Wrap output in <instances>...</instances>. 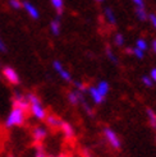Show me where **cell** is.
I'll return each instance as SVG.
<instances>
[{
    "instance_id": "cell-25",
    "label": "cell",
    "mask_w": 156,
    "mask_h": 157,
    "mask_svg": "<svg viewBox=\"0 0 156 157\" xmlns=\"http://www.w3.org/2000/svg\"><path fill=\"white\" fill-rule=\"evenodd\" d=\"M132 54H135V55H136V56H137L138 59H142V58L145 56V51L139 50V49H137V48L132 49Z\"/></svg>"
},
{
    "instance_id": "cell-14",
    "label": "cell",
    "mask_w": 156,
    "mask_h": 157,
    "mask_svg": "<svg viewBox=\"0 0 156 157\" xmlns=\"http://www.w3.org/2000/svg\"><path fill=\"white\" fill-rule=\"evenodd\" d=\"M50 3L54 6V9L57 10L58 15L63 14V10H64V0H50Z\"/></svg>"
},
{
    "instance_id": "cell-34",
    "label": "cell",
    "mask_w": 156,
    "mask_h": 157,
    "mask_svg": "<svg viewBox=\"0 0 156 157\" xmlns=\"http://www.w3.org/2000/svg\"><path fill=\"white\" fill-rule=\"evenodd\" d=\"M96 2H104V0H96Z\"/></svg>"
},
{
    "instance_id": "cell-26",
    "label": "cell",
    "mask_w": 156,
    "mask_h": 157,
    "mask_svg": "<svg viewBox=\"0 0 156 157\" xmlns=\"http://www.w3.org/2000/svg\"><path fill=\"white\" fill-rule=\"evenodd\" d=\"M74 86H76L77 91H80V92H84V91H86V86H84L82 82H80V81H76V82H74Z\"/></svg>"
},
{
    "instance_id": "cell-15",
    "label": "cell",
    "mask_w": 156,
    "mask_h": 157,
    "mask_svg": "<svg viewBox=\"0 0 156 157\" xmlns=\"http://www.w3.org/2000/svg\"><path fill=\"white\" fill-rule=\"evenodd\" d=\"M97 91L100 92V95L103 97H106V95L109 93V83L106 81H101L99 84H97Z\"/></svg>"
},
{
    "instance_id": "cell-29",
    "label": "cell",
    "mask_w": 156,
    "mask_h": 157,
    "mask_svg": "<svg viewBox=\"0 0 156 157\" xmlns=\"http://www.w3.org/2000/svg\"><path fill=\"white\" fill-rule=\"evenodd\" d=\"M149 19L151 22V25L156 28V14H149Z\"/></svg>"
},
{
    "instance_id": "cell-16",
    "label": "cell",
    "mask_w": 156,
    "mask_h": 157,
    "mask_svg": "<svg viewBox=\"0 0 156 157\" xmlns=\"http://www.w3.org/2000/svg\"><path fill=\"white\" fill-rule=\"evenodd\" d=\"M104 15H105L106 21L110 23V25H115V23H116V18L114 15V12L110 9V8H105V9H104Z\"/></svg>"
},
{
    "instance_id": "cell-3",
    "label": "cell",
    "mask_w": 156,
    "mask_h": 157,
    "mask_svg": "<svg viewBox=\"0 0 156 157\" xmlns=\"http://www.w3.org/2000/svg\"><path fill=\"white\" fill-rule=\"evenodd\" d=\"M12 106L13 107H18V109H22L23 111H29V102L27 97L23 95L21 92H15L14 96H13V100H12Z\"/></svg>"
},
{
    "instance_id": "cell-13",
    "label": "cell",
    "mask_w": 156,
    "mask_h": 157,
    "mask_svg": "<svg viewBox=\"0 0 156 157\" xmlns=\"http://www.w3.org/2000/svg\"><path fill=\"white\" fill-rule=\"evenodd\" d=\"M80 91H72V92H69L68 93V101H69V104L76 106L80 104Z\"/></svg>"
},
{
    "instance_id": "cell-4",
    "label": "cell",
    "mask_w": 156,
    "mask_h": 157,
    "mask_svg": "<svg viewBox=\"0 0 156 157\" xmlns=\"http://www.w3.org/2000/svg\"><path fill=\"white\" fill-rule=\"evenodd\" d=\"M29 111H31V115H32L35 119L37 120H45L46 115V109L42 106L41 101L40 102H35V104H29Z\"/></svg>"
},
{
    "instance_id": "cell-5",
    "label": "cell",
    "mask_w": 156,
    "mask_h": 157,
    "mask_svg": "<svg viewBox=\"0 0 156 157\" xmlns=\"http://www.w3.org/2000/svg\"><path fill=\"white\" fill-rule=\"evenodd\" d=\"M104 134H105V138L109 143H110V146L113 148H115V150H119V148L122 147V143H120V139L118 137V134L111 129V128H105L104 129Z\"/></svg>"
},
{
    "instance_id": "cell-27",
    "label": "cell",
    "mask_w": 156,
    "mask_h": 157,
    "mask_svg": "<svg viewBox=\"0 0 156 157\" xmlns=\"http://www.w3.org/2000/svg\"><path fill=\"white\" fill-rule=\"evenodd\" d=\"M0 52H3V54H5V52H8V48H6V44L0 38Z\"/></svg>"
},
{
    "instance_id": "cell-10",
    "label": "cell",
    "mask_w": 156,
    "mask_h": 157,
    "mask_svg": "<svg viewBox=\"0 0 156 157\" xmlns=\"http://www.w3.org/2000/svg\"><path fill=\"white\" fill-rule=\"evenodd\" d=\"M60 129H61V132H63V134H64V137H65L67 139H72V138L74 137V129H73V127H72V125L69 124V123L61 121Z\"/></svg>"
},
{
    "instance_id": "cell-1",
    "label": "cell",
    "mask_w": 156,
    "mask_h": 157,
    "mask_svg": "<svg viewBox=\"0 0 156 157\" xmlns=\"http://www.w3.org/2000/svg\"><path fill=\"white\" fill-rule=\"evenodd\" d=\"M27 113L23 111L22 109L12 107L10 113L8 114L5 119V127L6 128H14V127H22L26 121Z\"/></svg>"
},
{
    "instance_id": "cell-28",
    "label": "cell",
    "mask_w": 156,
    "mask_h": 157,
    "mask_svg": "<svg viewBox=\"0 0 156 157\" xmlns=\"http://www.w3.org/2000/svg\"><path fill=\"white\" fill-rule=\"evenodd\" d=\"M135 3L136 8H145V0H132Z\"/></svg>"
},
{
    "instance_id": "cell-6",
    "label": "cell",
    "mask_w": 156,
    "mask_h": 157,
    "mask_svg": "<svg viewBox=\"0 0 156 157\" xmlns=\"http://www.w3.org/2000/svg\"><path fill=\"white\" fill-rule=\"evenodd\" d=\"M46 137H48V129L42 125H37L32 129V138L36 143H41Z\"/></svg>"
},
{
    "instance_id": "cell-24",
    "label": "cell",
    "mask_w": 156,
    "mask_h": 157,
    "mask_svg": "<svg viewBox=\"0 0 156 157\" xmlns=\"http://www.w3.org/2000/svg\"><path fill=\"white\" fill-rule=\"evenodd\" d=\"M142 82H143L145 86H147V87H152V84H154V81L151 79L150 77H147V75L142 77Z\"/></svg>"
},
{
    "instance_id": "cell-11",
    "label": "cell",
    "mask_w": 156,
    "mask_h": 157,
    "mask_svg": "<svg viewBox=\"0 0 156 157\" xmlns=\"http://www.w3.org/2000/svg\"><path fill=\"white\" fill-rule=\"evenodd\" d=\"M88 93H90V96L91 98L93 100V102H95L96 105H100V104H103V101L105 97H103L100 95V92L97 91L96 87H88Z\"/></svg>"
},
{
    "instance_id": "cell-21",
    "label": "cell",
    "mask_w": 156,
    "mask_h": 157,
    "mask_svg": "<svg viewBox=\"0 0 156 157\" xmlns=\"http://www.w3.org/2000/svg\"><path fill=\"white\" fill-rule=\"evenodd\" d=\"M106 56L109 58V60L110 61H113L114 64H116L118 63V58L114 55V52H113V50L110 49V48H106Z\"/></svg>"
},
{
    "instance_id": "cell-17",
    "label": "cell",
    "mask_w": 156,
    "mask_h": 157,
    "mask_svg": "<svg viewBox=\"0 0 156 157\" xmlns=\"http://www.w3.org/2000/svg\"><path fill=\"white\" fill-rule=\"evenodd\" d=\"M146 114H147V117H149V121L151 124V127L154 129H156V113L152 109H147Z\"/></svg>"
},
{
    "instance_id": "cell-12",
    "label": "cell",
    "mask_w": 156,
    "mask_h": 157,
    "mask_svg": "<svg viewBox=\"0 0 156 157\" xmlns=\"http://www.w3.org/2000/svg\"><path fill=\"white\" fill-rule=\"evenodd\" d=\"M50 31H51V33L54 36H59L60 35V15H58L55 19L51 21V23H50Z\"/></svg>"
},
{
    "instance_id": "cell-23",
    "label": "cell",
    "mask_w": 156,
    "mask_h": 157,
    "mask_svg": "<svg viewBox=\"0 0 156 157\" xmlns=\"http://www.w3.org/2000/svg\"><path fill=\"white\" fill-rule=\"evenodd\" d=\"M114 41H115V44L118 46H123V44H124V36L122 33H116L115 37H114Z\"/></svg>"
},
{
    "instance_id": "cell-20",
    "label": "cell",
    "mask_w": 156,
    "mask_h": 157,
    "mask_svg": "<svg viewBox=\"0 0 156 157\" xmlns=\"http://www.w3.org/2000/svg\"><path fill=\"white\" fill-rule=\"evenodd\" d=\"M136 48L142 50V51H146L147 49H149V45H147V42L143 40V38H138V40L136 41Z\"/></svg>"
},
{
    "instance_id": "cell-7",
    "label": "cell",
    "mask_w": 156,
    "mask_h": 157,
    "mask_svg": "<svg viewBox=\"0 0 156 157\" xmlns=\"http://www.w3.org/2000/svg\"><path fill=\"white\" fill-rule=\"evenodd\" d=\"M53 68L55 69V72H57L61 78H63L65 82H72V75H71V73H69L68 70H65V69L63 68V65H61L60 61L54 60V61H53Z\"/></svg>"
},
{
    "instance_id": "cell-19",
    "label": "cell",
    "mask_w": 156,
    "mask_h": 157,
    "mask_svg": "<svg viewBox=\"0 0 156 157\" xmlns=\"http://www.w3.org/2000/svg\"><path fill=\"white\" fill-rule=\"evenodd\" d=\"M35 157H48V155H46V152H45V148L41 143H37V146H36Z\"/></svg>"
},
{
    "instance_id": "cell-30",
    "label": "cell",
    "mask_w": 156,
    "mask_h": 157,
    "mask_svg": "<svg viewBox=\"0 0 156 157\" xmlns=\"http://www.w3.org/2000/svg\"><path fill=\"white\" fill-rule=\"evenodd\" d=\"M150 78L154 81V82H156V68H154L152 70H151V73H150Z\"/></svg>"
},
{
    "instance_id": "cell-9",
    "label": "cell",
    "mask_w": 156,
    "mask_h": 157,
    "mask_svg": "<svg viewBox=\"0 0 156 157\" xmlns=\"http://www.w3.org/2000/svg\"><path fill=\"white\" fill-rule=\"evenodd\" d=\"M45 120H46V124L49 125L50 128H54V129H57V128H60V125H61V120L60 117H58V116H55V115H53V114H48L46 115V117H45Z\"/></svg>"
},
{
    "instance_id": "cell-18",
    "label": "cell",
    "mask_w": 156,
    "mask_h": 157,
    "mask_svg": "<svg viewBox=\"0 0 156 157\" xmlns=\"http://www.w3.org/2000/svg\"><path fill=\"white\" fill-rule=\"evenodd\" d=\"M136 15L139 21H146L147 19V12H146V8H136Z\"/></svg>"
},
{
    "instance_id": "cell-22",
    "label": "cell",
    "mask_w": 156,
    "mask_h": 157,
    "mask_svg": "<svg viewBox=\"0 0 156 157\" xmlns=\"http://www.w3.org/2000/svg\"><path fill=\"white\" fill-rule=\"evenodd\" d=\"M9 5H10L12 9L19 10L22 8V2H21V0H9Z\"/></svg>"
},
{
    "instance_id": "cell-2",
    "label": "cell",
    "mask_w": 156,
    "mask_h": 157,
    "mask_svg": "<svg viewBox=\"0 0 156 157\" xmlns=\"http://www.w3.org/2000/svg\"><path fill=\"white\" fill-rule=\"evenodd\" d=\"M2 74L5 78V81L9 82L13 86H18L21 83L19 74L17 73V70H15L14 68H12V67H4L2 69Z\"/></svg>"
},
{
    "instance_id": "cell-33",
    "label": "cell",
    "mask_w": 156,
    "mask_h": 157,
    "mask_svg": "<svg viewBox=\"0 0 156 157\" xmlns=\"http://www.w3.org/2000/svg\"><path fill=\"white\" fill-rule=\"evenodd\" d=\"M6 157H14V156H12V155H9V156H6Z\"/></svg>"
},
{
    "instance_id": "cell-8",
    "label": "cell",
    "mask_w": 156,
    "mask_h": 157,
    "mask_svg": "<svg viewBox=\"0 0 156 157\" xmlns=\"http://www.w3.org/2000/svg\"><path fill=\"white\" fill-rule=\"evenodd\" d=\"M22 8L27 12V14L32 19H38V18H40V12L37 10V8L32 3L27 2V0H23V2H22Z\"/></svg>"
},
{
    "instance_id": "cell-35",
    "label": "cell",
    "mask_w": 156,
    "mask_h": 157,
    "mask_svg": "<svg viewBox=\"0 0 156 157\" xmlns=\"http://www.w3.org/2000/svg\"><path fill=\"white\" fill-rule=\"evenodd\" d=\"M65 157H68V156H65Z\"/></svg>"
},
{
    "instance_id": "cell-32",
    "label": "cell",
    "mask_w": 156,
    "mask_h": 157,
    "mask_svg": "<svg viewBox=\"0 0 156 157\" xmlns=\"http://www.w3.org/2000/svg\"><path fill=\"white\" fill-rule=\"evenodd\" d=\"M48 157H65L64 155H58V156H48Z\"/></svg>"
},
{
    "instance_id": "cell-31",
    "label": "cell",
    "mask_w": 156,
    "mask_h": 157,
    "mask_svg": "<svg viewBox=\"0 0 156 157\" xmlns=\"http://www.w3.org/2000/svg\"><path fill=\"white\" fill-rule=\"evenodd\" d=\"M152 48H154V51L156 52V40H154V42H152Z\"/></svg>"
}]
</instances>
